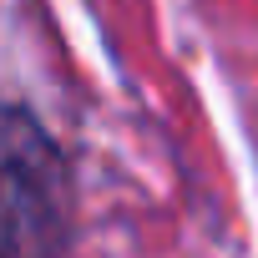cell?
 <instances>
[{"instance_id": "1", "label": "cell", "mask_w": 258, "mask_h": 258, "mask_svg": "<svg viewBox=\"0 0 258 258\" xmlns=\"http://www.w3.org/2000/svg\"><path fill=\"white\" fill-rule=\"evenodd\" d=\"M71 243V177L56 142L21 106H0V258H61Z\"/></svg>"}]
</instances>
